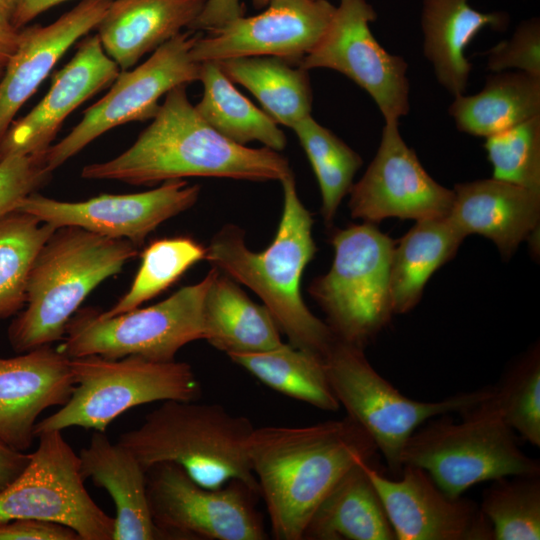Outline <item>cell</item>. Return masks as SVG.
I'll list each match as a JSON object with an SVG mask.
<instances>
[{
    "label": "cell",
    "instance_id": "obj_15",
    "mask_svg": "<svg viewBox=\"0 0 540 540\" xmlns=\"http://www.w3.org/2000/svg\"><path fill=\"white\" fill-rule=\"evenodd\" d=\"M348 194L352 218L373 224L390 217L443 218L454 200L453 190L436 182L407 146L399 121H385L375 157Z\"/></svg>",
    "mask_w": 540,
    "mask_h": 540
},
{
    "label": "cell",
    "instance_id": "obj_25",
    "mask_svg": "<svg viewBox=\"0 0 540 540\" xmlns=\"http://www.w3.org/2000/svg\"><path fill=\"white\" fill-rule=\"evenodd\" d=\"M508 23L507 13L480 12L469 0H423V53L438 83L454 97L464 94L472 69L467 46L482 29L503 31Z\"/></svg>",
    "mask_w": 540,
    "mask_h": 540
},
{
    "label": "cell",
    "instance_id": "obj_8",
    "mask_svg": "<svg viewBox=\"0 0 540 540\" xmlns=\"http://www.w3.org/2000/svg\"><path fill=\"white\" fill-rule=\"evenodd\" d=\"M324 361L330 386L340 406L369 435L395 477L403 467V448L417 428L439 415L459 414L494 393V386H485L440 401L411 399L372 367L363 348L337 339Z\"/></svg>",
    "mask_w": 540,
    "mask_h": 540
},
{
    "label": "cell",
    "instance_id": "obj_19",
    "mask_svg": "<svg viewBox=\"0 0 540 540\" xmlns=\"http://www.w3.org/2000/svg\"><path fill=\"white\" fill-rule=\"evenodd\" d=\"M120 71L104 51L98 35H87L70 61L55 73L41 101L10 124L0 140V161L11 155L45 154L64 120L112 84Z\"/></svg>",
    "mask_w": 540,
    "mask_h": 540
},
{
    "label": "cell",
    "instance_id": "obj_26",
    "mask_svg": "<svg viewBox=\"0 0 540 540\" xmlns=\"http://www.w3.org/2000/svg\"><path fill=\"white\" fill-rule=\"evenodd\" d=\"M212 269L203 305V339L227 355L266 351L283 343L266 306L252 301L235 280Z\"/></svg>",
    "mask_w": 540,
    "mask_h": 540
},
{
    "label": "cell",
    "instance_id": "obj_33",
    "mask_svg": "<svg viewBox=\"0 0 540 540\" xmlns=\"http://www.w3.org/2000/svg\"><path fill=\"white\" fill-rule=\"evenodd\" d=\"M56 228L33 215L12 211L0 217V321L26 303L33 263Z\"/></svg>",
    "mask_w": 540,
    "mask_h": 540
},
{
    "label": "cell",
    "instance_id": "obj_38",
    "mask_svg": "<svg viewBox=\"0 0 540 540\" xmlns=\"http://www.w3.org/2000/svg\"><path fill=\"white\" fill-rule=\"evenodd\" d=\"M493 178L540 193V115L486 137Z\"/></svg>",
    "mask_w": 540,
    "mask_h": 540
},
{
    "label": "cell",
    "instance_id": "obj_36",
    "mask_svg": "<svg viewBox=\"0 0 540 540\" xmlns=\"http://www.w3.org/2000/svg\"><path fill=\"white\" fill-rule=\"evenodd\" d=\"M480 508L493 540L540 539V475H511L492 480Z\"/></svg>",
    "mask_w": 540,
    "mask_h": 540
},
{
    "label": "cell",
    "instance_id": "obj_7",
    "mask_svg": "<svg viewBox=\"0 0 540 540\" xmlns=\"http://www.w3.org/2000/svg\"><path fill=\"white\" fill-rule=\"evenodd\" d=\"M74 388L69 400L35 425V437L48 430L82 427L105 432L110 423L136 406L155 401H196L201 384L192 367L176 360L99 355L70 358Z\"/></svg>",
    "mask_w": 540,
    "mask_h": 540
},
{
    "label": "cell",
    "instance_id": "obj_11",
    "mask_svg": "<svg viewBox=\"0 0 540 540\" xmlns=\"http://www.w3.org/2000/svg\"><path fill=\"white\" fill-rule=\"evenodd\" d=\"M152 520L162 539L265 540L259 496L239 480L219 488L195 482L174 463H159L146 471Z\"/></svg>",
    "mask_w": 540,
    "mask_h": 540
},
{
    "label": "cell",
    "instance_id": "obj_37",
    "mask_svg": "<svg viewBox=\"0 0 540 540\" xmlns=\"http://www.w3.org/2000/svg\"><path fill=\"white\" fill-rule=\"evenodd\" d=\"M494 398L506 423L533 446L540 447V357L534 349L494 386Z\"/></svg>",
    "mask_w": 540,
    "mask_h": 540
},
{
    "label": "cell",
    "instance_id": "obj_41",
    "mask_svg": "<svg viewBox=\"0 0 540 540\" xmlns=\"http://www.w3.org/2000/svg\"><path fill=\"white\" fill-rule=\"evenodd\" d=\"M0 540H80L70 527L32 518L0 520Z\"/></svg>",
    "mask_w": 540,
    "mask_h": 540
},
{
    "label": "cell",
    "instance_id": "obj_24",
    "mask_svg": "<svg viewBox=\"0 0 540 540\" xmlns=\"http://www.w3.org/2000/svg\"><path fill=\"white\" fill-rule=\"evenodd\" d=\"M79 459L83 478L105 489L114 502L113 540L162 539L149 510L146 472L127 448L94 431Z\"/></svg>",
    "mask_w": 540,
    "mask_h": 540
},
{
    "label": "cell",
    "instance_id": "obj_28",
    "mask_svg": "<svg viewBox=\"0 0 540 540\" xmlns=\"http://www.w3.org/2000/svg\"><path fill=\"white\" fill-rule=\"evenodd\" d=\"M448 113L457 129L489 137L540 115V77L521 71L489 75L481 91L454 97Z\"/></svg>",
    "mask_w": 540,
    "mask_h": 540
},
{
    "label": "cell",
    "instance_id": "obj_1",
    "mask_svg": "<svg viewBox=\"0 0 540 540\" xmlns=\"http://www.w3.org/2000/svg\"><path fill=\"white\" fill-rule=\"evenodd\" d=\"M186 86L165 95L150 125L127 150L84 166L81 177L151 186L186 177L281 182L293 173L277 151L237 144L212 128L189 101Z\"/></svg>",
    "mask_w": 540,
    "mask_h": 540
},
{
    "label": "cell",
    "instance_id": "obj_45",
    "mask_svg": "<svg viewBox=\"0 0 540 540\" xmlns=\"http://www.w3.org/2000/svg\"><path fill=\"white\" fill-rule=\"evenodd\" d=\"M19 30L0 23V65L5 66L17 49Z\"/></svg>",
    "mask_w": 540,
    "mask_h": 540
},
{
    "label": "cell",
    "instance_id": "obj_31",
    "mask_svg": "<svg viewBox=\"0 0 540 540\" xmlns=\"http://www.w3.org/2000/svg\"><path fill=\"white\" fill-rule=\"evenodd\" d=\"M199 80L203 96L195 108L217 132L246 146L258 141L274 151H281L287 139L277 123L242 95L216 61L200 63Z\"/></svg>",
    "mask_w": 540,
    "mask_h": 540
},
{
    "label": "cell",
    "instance_id": "obj_39",
    "mask_svg": "<svg viewBox=\"0 0 540 540\" xmlns=\"http://www.w3.org/2000/svg\"><path fill=\"white\" fill-rule=\"evenodd\" d=\"M487 55V69L492 73L517 69L540 77V21L521 22L508 40L492 47Z\"/></svg>",
    "mask_w": 540,
    "mask_h": 540
},
{
    "label": "cell",
    "instance_id": "obj_5",
    "mask_svg": "<svg viewBox=\"0 0 540 540\" xmlns=\"http://www.w3.org/2000/svg\"><path fill=\"white\" fill-rule=\"evenodd\" d=\"M254 428L247 417L219 404L167 400L117 442L145 472L159 463H174L203 487L239 480L260 495L247 451Z\"/></svg>",
    "mask_w": 540,
    "mask_h": 540
},
{
    "label": "cell",
    "instance_id": "obj_22",
    "mask_svg": "<svg viewBox=\"0 0 540 540\" xmlns=\"http://www.w3.org/2000/svg\"><path fill=\"white\" fill-rule=\"evenodd\" d=\"M453 192L451 223L465 238L479 234L492 240L503 258L536 234L540 193L493 177L458 183Z\"/></svg>",
    "mask_w": 540,
    "mask_h": 540
},
{
    "label": "cell",
    "instance_id": "obj_27",
    "mask_svg": "<svg viewBox=\"0 0 540 540\" xmlns=\"http://www.w3.org/2000/svg\"><path fill=\"white\" fill-rule=\"evenodd\" d=\"M359 460L334 485L312 514L308 540H395L381 499Z\"/></svg>",
    "mask_w": 540,
    "mask_h": 540
},
{
    "label": "cell",
    "instance_id": "obj_42",
    "mask_svg": "<svg viewBox=\"0 0 540 540\" xmlns=\"http://www.w3.org/2000/svg\"><path fill=\"white\" fill-rule=\"evenodd\" d=\"M260 9L266 7L268 0H252ZM243 16L241 0H206L203 9L189 26V30L208 31Z\"/></svg>",
    "mask_w": 540,
    "mask_h": 540
},
{
    "label": "cell",
    "instance_id": "obj_46",
    "mask_svg": "<svg viewBox=\"0 0 540 540\" xmlns=\"http://www.w3.org/2000/svg\"><path fill=\"white\" fill-rule=\"evenodd\" d=\"M19 0H0V23L12 26Z\"/></svg>",
    "mask_w": 540,
    "mask_h": 540
},
{
    "label": "cell",
    "instance_id": "obj_29",
    "mask_svg": "<svg viewBox=\"0 0 540 540\" xmlns=\"http://www.w3.org/2000/svg\"><path fill=\"white\" fill-rule=\"evenodd\" d=\"M464 239L447 216L416 221L392 253L390 293L394 314L409 312L418 304L427 281L454 257Z\"/></svg>",
    "mask_w": 540,
    "mask_h": 540
},
{
    "label": "cell",
    "instance_id": "obj_12",
    "mask_svg": "<svg viewBox=\"0 0 540 540\" xmlns=\"http://www.w3.org/2000/svg\"><path fill=\"white\" fill-rule=\"evenodd\" d=\"M21 474L0 492V520L32 518L72 528L80 540H113L115 520L87 492L80 459L62 431L37 435Z\"/></svg>",
    "mask_w": 540,
    "mask_h": 540
},
{
    "label": "cell",
    "instance_id": "obj_2",
    "mask_svg": "<svg viewBox=\"0 0 540 540\" xmlns=\"http://www.w3.org/2000/svg\"><path fill=\"white\" fill-rule=\"evenodd\" d=\"M247 451L274 538L302 540L312 514L338 480L378 450L347 416L300 427L254 428Z\"/></svg>",
    "mask_w": 540,
    "mask_h": 540
},
{
    "label": "cell",
    "instance_id": "obj_14",
    "mask_svg": "<svg viewBox=\"0 0 540 540\" xmlns=\"http://www.w3.org/2000/svg\"><path fill=\"white\" fill-rule=\"evenodd\" d=\"M376 17L366 0H340L324 35L298 66L345 75L371 96L384 121H399L410 110L408 64L376 40L370 29Z\"/></svg>",
    "mask_w": 540,
    "mask_h": 540
},
{
    "label": "cell",
    "instance_id": "obj_18",
    "mask_svg": "<svg viewBox=\"0 0 540 540\" xmlns=\"http://www.w3.org/2000/svg\"><path fill=\"white\" fill-rule=\"evenodd\" d=\"M393 529L395 540H493L480 505L444 492L422 468L404 465L390 479L365 463Z\"/></svg>",
    "mask_w": 540,
    "mask_h": 540
},
{
    "label": "cell",
    "instance_id": "obj_16",
    "mask_svg": "<svg viewBox=\"0 0 540 540\" xmlns=\"http://www.w3.org/2000/svg\"><path fill=\"white\" fill-rule=\"evenodd\" d=\"M200 186L184 179L133 194H103L80 202H66L32 193L15 211L28 213L54 228L74 226L141 246L166 220L188 210L198 200Z\"/></svg>",
    "mask_w": 540,
    "mask_h": 540
},
{
    "label": "cell",
    "instance_id": "obj_20",
    "mask_svg": "<svg viewBox=\"0 0 540 540\" xmlns=\"http://www.w3.org/2000/svg\"><path fill=\"white\" fill-rule=\"evenodd\" d=\"M73 388L70 358L51 345L0 357V439L25 452L35 438L39 415L63 406Z\"/></svg>",
    "mask_w": 540,
    "mask_h": 540
},
{
    "label": "cell",
    "instance_id": "obj_47",
    "mask_svg": "<svg viewBox=\"0 0 540 540\" xmlns=\"http://www.w3.org/2000/svg\"><path fill=\"white\" fill-rule=\"evenodd\" d=\"M4 67H5V66L0 65V79H1V77H2V75H3Z\"/></svg>",
    "mask_w": 540,
    "mask_h": 540
},
{
    "label": "cell",
    "instance_id": "obj_9",
    "mask_svg": "<svg viewBox=\"0 0 540 540\" xmlns=\"http://www.w3.org/2000/svg\"><path fill=\"white\" fill-rule=\"evenodd\" d=\"M330 270L312 280L311 297L337 340L364 348L393 313L390 268L394 241L373 223L351 224L331 236Z\"/></svg>",
    "mask_w": 540,
    "mask_h": 540
},
{
    "label": "cell",
    "instance_id": "obj_13",
    "mask_svg": "<svg viewBox=\"0 0 540 540\" xmlns=\"http://www.w3.org/2000/svg\"><path fill=\"white\" fill-rule=\"evenodd\" d=\"M197 37L193 30L181 32L154 50L141 65L121 70L110 90L84 111L70 133L47 149V170L52 173L115 127L152 119L162 96L177 86L199 80L200 63L190 53Z\"/></svg>",
    "mask_w": 540,
    "mask_h": 540
},
{
    "label": "cell",
    "instance_id": "obj_40",
    "mask_svg": "<svg viewBox=\"0 0 540 540\" xmlns=\"http://www.w3.org/2000/svg\"><path fill=\"white\" fill-rule=\"evenodd\" d=\"M44 155H11L0 161V217L15 211L23 198L47 182L51 172Z\"/></svg>",
    "mask_w": 540,
    "mask_h": 540
},
{
    "label": "cell",
    "instance_id": "obj_30",
    "mask_svg": "<svg viewBox=\"0 0 540 540\" xmlns=\"http://www.w3.org/2000/svg\"><path fill=\"white\" fill-rule=\"evenodd\" d=\"M218 62L233 82L248 89L277 123L292 128L311 115L313 94L308 70L270 56L237 57Z\"/></svg>",
    "mask_w": 540,
    "mask_h": 540
},
{
    "label": "cell",
    "instance_id": "obj_10",
    "mask_svg": "<svg viewBox=\"0 0 540 540\" xmlns=\"http://www.w3.org/2000/svg\"><path fill=\"white\" fill-rule=\"evenodd\" d=\"M213 269L198 283L187 285L167 299L112 317L87 307L69 320L57 349L69 358L99 355L119 359L140 356L169 362L177 352L203 339V305Z\"/></svg>",
    "mask_w": 540,
    "mask_h": 540
},
{
    "label": "cell",
    "instance_id": "obj_6",
    "mask_svg": "<svg viewBox=\"0 0 540 540\" xmlns=\"http://www.w3.org/2000/svg\"><path fill=\"white\" fill-rule=\"evenodd\" d=\"M429 419L408 438L401 464L424 469L453 497L485 481L511 475H540V462L520 448L492 396L459 413Z\"/></svg>",
    "mask_w": 540,
    "mask_h": 540
},
{
    "label": "cell",
    "instance_id": "obj_35",
    "mask_svg": "<svg viewBox=\"0 0 540 540\" xmlns=\"http://www.w3.org/2000/svg\"><path fill=\"white\" fill-rule=\"evenodd\" d=\"M206 247L189 236L157 239L141 253V264L129 290L103 317L138 308L174 284L190 267L204 260Z\"/></svg>",
    "mask_w": 540,
    "mask_h": 540
},
{
    "label": "cell",
    "instance_id": "obj_21",
    "mask_svg": "<svg viewBox=\"0 0 540 540\" xmlns=\"http://www.w3.org/2000/svg\"><path fill=\"white\" fill-rule=\"evenodd\" d=\"M112 1L81 0L48 25L19 29L17 49L0 79V140L65 52L96 29Z\"/></svg>",
    "mask_w": 540,
    "mask_h": 540
},
{
    "label": "cell",
    "instance_id": "obj_43",
    "mask_svg": "<svg viewBox=\"0 0 540 540\" xmlns=\"http://www.w3.org/2000/svg\"><path fill=\"white\" fill-rule=\"evenodd\" d=\"M29 460L30 453L17 451L0 439V492L21 474Z\"/></svg>",
    "mask_w": 540,
    "mask_h": 540
},
{
    "label": "cell",
    "instance_id": "obj_34",
    "mask_svg": "<svg viewBox=\"0 0 540 540\" xmlns=\"http://www.w3.org/2000/svg\"><path fill=\"white\" fill-rule=\"evenodd\" d=\"M299 139L317 178L324 223L331 226L342 199L349 193L362 158L311 115L291 128Z\"/></svg>",
    "mask_w": 540,
    "mask_h": 540
},
{
    "label": "cell",
    "instance_id": "obj_3",
    "mask_svg": "<svg viewBox=\"0 0 540 540\" xmlns=\"http://www.w3.org/2000/svg\"><path fill=\"white\" fill-rule=\"evenodd\" d=\"M281 184L283 209L272 243L262 252L252 251L245 232L226 224L206 246L205 260L256 293L291 345L324 357L336 337L309 310L300 289L304 270L317 251L314 221L298 196L293 173Z\"/></svg>",
    "mask_w": 540,
    "mask_h": 540
},
{
    "label": "cell",
    "instance_id": "obj_23",
    "mask_svg": "<svg viewBox=\"0 0 540 540\" xmlns=\"http://www.w3.org/2000/svg\"><path fill=\"white\" fill-rule=\"evenodd\" d=\"M206 0H113L96 27L106 54L120 70L189 28Z\"/></svg>",
    "mask_w": 540,
    "mask_h": 540
},
{
    "label": "cell",
    "instance_id": "obj_44",
    "mask_svg": "<svg viewBox=\"0 0 540 540\" xmlns=\"http://www.w3.org/2000/svg\"><path fill=\"white\" fill-rule=\"evenodd\" d=\"M67 0H19L12 27L19 30L48 9Z\"/></svg>",
    "mask_w": 540,
    "mask_h": 540
},
{
    "label": "cell",
    "instance_id": "obj_17",
    "mask_svg": "<svg viewBox=\"0 0 540 540\" xmlns=\"http://www.w3.org/2000/svg\"><path fill=\"white\" fill-rule=\"evenodd\" d=\"M335 9L328 0H268L261 13L198 35L191 57L202 63L270 56L299 65L324 35Z\"/></svg>",
    "mask_w": 540,
    "mask_h": 540
},
{
    "label": "cell",
    "instance_id": "obj_4",
    "mask_svg": "<svg viewBox=\"0 0 540 540\" xmlns=\"http://www.w3.org/2000/svg\"><path fill=\"white\" fill-rule=\"evenodd\" d=\"M137 254L138 247L126 239L74 226L57 228L33 263L26 308L9 326L13 349L24 353L62 340L90 292Z\"/></svg>",
    "mask_w": 540,
    "mask_h": 540
},
{
    "label": "cell",
    "instance_id": "obj_32",
    "mask_svg": "<svg viewBox=\"0 0 540 540\" xmlns=\"http://www.w3.org/2000/svg\"><path fill=\"white\" fill-rule=\"evenodd\" d=\"M227 356L279 393L325 411H337L340 407L321 355L281 343L266 351Z\"/></svg>",
    "mask_w": 540,
    "mask_h": 540
}]
</instances>
